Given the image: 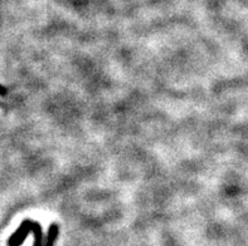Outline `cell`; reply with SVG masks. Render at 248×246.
<instances>
[{
  "label": "cell",
  "mask_w": 248,
  "mask_h": 246,
  "mask_svg": "<svg viewBox=\"0 0 248 246\" xmlns=\"http://www.w3.org/2000/svg\"><path fill=\"white\" fill-rule=\"evenodd\" d=\"M29 234L34 235V244L33 246H44V236L41 224L35 220L27 218L22 222V225L14 231V234L8 239V246H22L24 240Z\"/></svg>",
  "instance_id": "cell-1"
},
{
  "label": "cell",
  "mask_w": 248,
  "mask_h": 246,
  "mask_svg": "<svg viewBox=\"0 0 248 246\" xmlns=\"http://www.w3.org/2000/svg\"><path fill=\"white\" fill-rule=\"evenodd\" d=\"M58 235H60V226L57 224H52L48 228V234L44 240V246H53Z\"/></svg>",
  "instance_id": "cell-2"
},
{
  "label": "cell",
  "mask_w": 248,
  "mask_h": 246,
  "mask_svg": "<svg viewBox=\"0 0 248 246\" xmlns=\"http://www.w3.org/2000/svg\"><path fill=\"white\" fill-rule=\"evenodd\" d=\"M6 93H8L6 88L4 87V86H1V84H0V96H5Z\"/></svg>",
  "instance_id": "cell-3"
}]
</instances>
